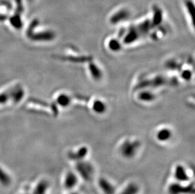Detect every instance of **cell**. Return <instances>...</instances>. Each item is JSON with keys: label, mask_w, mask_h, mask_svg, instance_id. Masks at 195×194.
<instances>
[{"label": "cell", "mask_w": 195, "mask_h": 194, "mask_svg": "<svg viewBox=\"0 0 195 194\" xmlns=\"http://www.w3.org/2000/svg\"><path fill=\"white\" fill-rule=\"evenodd\" d=\"M76 171L77 173L85 181H90L95 173L94 167L92 163L87 161L81 160L77 162Z\"/></svg>", "instance_id": "obj_1"}, {"label": "cell", "mask_w": 195, "mask_h": 194, "mask_svg": "<svg viewBox=\"0 0 195 194\" xmlns=\"http://www.w3.org/2000/svg\"><path fill=\"white\" fill-rule=\"evenodd\" d=\"M140 148V143L136 141H126L120 148L121 155L127 159H131L135 156Z\"/></svg>", "instance_id": "obj_2"}, {"label": "cell", "mask_w": 195, "mask_h": 194, "mask_svg": "<svg viewBox=\"0 0 195 194\" xmlns=\"http://www.w3.org/2000/svg\"><path fill=\"white\" fill-rule=\"evenodd\" d=\"M168 192L169 194H194V184L183 185L177 181L172 183L168 187Z\"/></svg>", "instance_id": "obj_3"}, {"label": "cell", "mask_w": 195, "mask_h": 194, "mask_svg": "<svg viewBox=\"0 0 195 194\" xmlns=\"http://www.w3.org/2000/svg\"><path fill=\"white\" fill-rule=\"evenodd\" d=\"M79 183V177L76 173L70 171L65 175L63 179V186L68 190H72Z\"/></svg>", "instance_id": "obj_4"}, {"label": "cell", "mask_w": 195, "mask_h": 194, "mask_svg": "<svg viewBox=\"0 0 195 194\" xmlns=\"http://www.w3.org/2000/svg\"><path fill=\"white\" fill-rule=\"evenodd\" d=\"M174 175L176 181L179 183L186 182L189 180V176L185 167L181 165H178L176 166Z\"/></svg>", "instance_id": "obj_5"}, {"label": "cell", "mask_w": 195, "mask_h": 194, "mask_svg": "<svg viewBox=\"0 0 195 194\" xmlns=\"http://www.w3.org/2000/svg\"><path fill=\"white\" fill-rule=\"evenodd\" d=\"M98 185L104 194H115L116 187L106 178H100L99 180Z\"/></svg>", "instance_id": "obj_6"}, {"label": "cell", "mask_w": 195, "mask_h": 194, "mask_svg": "<svg viewBox=\"0 0 195 194\" xmlns=\"http://www.w3.org/2000/svg\"><path fill=\"white\" fill-rule=\"evenodd\" d=\"M89 149L87 147L83 146L75 152H70L68 153V158L75 162L84 160L88 155Z\"/></svg>", "instance_id": "obj_7"}, {"label": "cell", "mask_w": 195, "mask_h": 194, "mask_svg": "<svg viewBox=\"0 0 195 194\" xmlns=\"http://www.w3.org/2000/svg\"><path fill=\"white\" fill-rule=\"evenodd\" d=\"M140 188L135 183H130L127 185L119 194H138Z\"/></svg>", "instance_id": "obj_8"}, {"label": "cell", "mask_w": 195, "mask_h": 194, "mask_svg": "<svg viewBox=\"0 0 195 194\" xmlns=\"http://www.w3.org/2000/svg\"><path fill=\"white\" fill-rule=\"evenodd\" d=\"M171 138V132L167 128H164L160 130L157 135V139L160 142H165L170 139Z\"/></svg>", "instance_id": "obj_9"}, {"label": "cell", "mask_w": 195, "mask_h": 194, "mask_svg": "<svg viewBox=\"0 0 195 194\" xmlns=\"http://www.w3.org/2000/svg\"><path fill=\"white\" fill-rule=\"evenodd\" d=\"M70 194H79V193H77V192H75V191H74V192H73V191H72V192H71Z\"/></svg>", "instance_id": "obj_10"}]
</instances>
